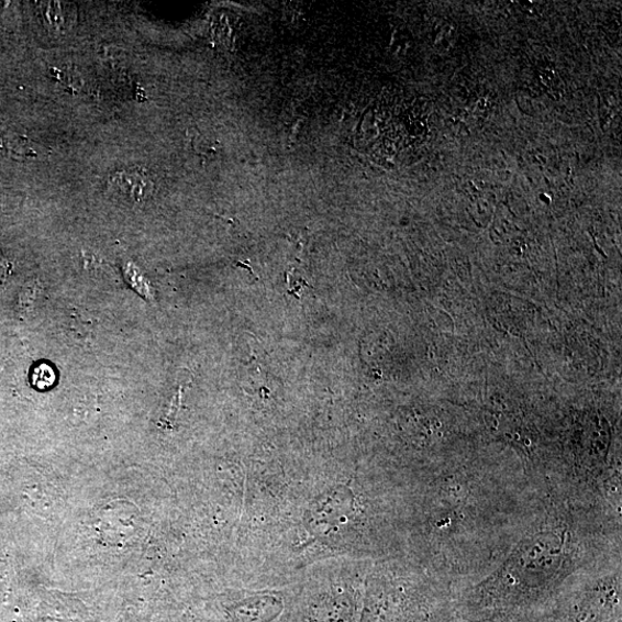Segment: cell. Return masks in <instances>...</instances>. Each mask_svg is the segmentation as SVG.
<instances>
[{
  "mask_svg": "<svg viewBox=\"0 0 622 622\" xmlns=\"http://www.w3.org/2000/svg\"><path fill=\"white\" fill-rule=\"evenodd\" d=\"M112 193L131 203H142L153 196L154 182L138 169L115 173L109 180Z\"/></svg>",
  "mask_w": 622,
  "mask_h": 622,
  "instance_id": "cell-1",
  "label": "cell"
},
{
  "mask_svg": "<svg viewBox=\"0 0 622 622\" xmlns=\"http://www.w3.org/2000/svg\"><path fill=\"white\" fill-rule=\"evenodd\" d=\"M33 385L40 390L51 389L56 381V373L49 365H40L33 371Z\"/></svg>",
  "mask_w": 622,
  "mask_h": 622,
  "instance_id": "cell-2",
  "label": "cell"
}]
</instances>
